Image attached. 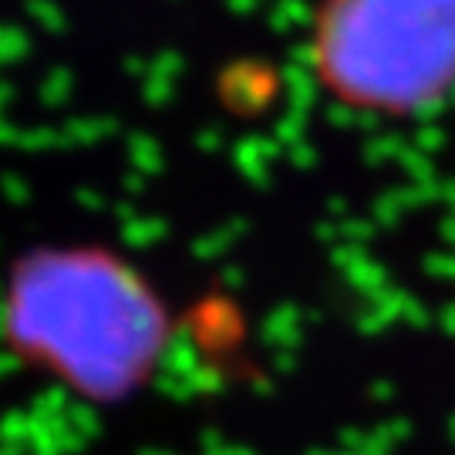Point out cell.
<instances>
[{
    "mask_svg": "<svg viewBox=\"0 0 455 455\" xmlns=\"http://www.w3.org/2000/svg\"><path fill=\"white\" fill-rule=\"evenodd\" d=\"M287 156H291L293 165H310V163H314V152H310L307 142H297V146H291V152H287Z\"/></svg>",
    "mask_w": 455,
    "mask_h": 455,
    "instance_id": "52a82bcc",
    "label": "cell"
},
{
    "mask_svg": "<svg viewBox=\"0 0 455 455\" xmlns=\"http://www.w3.org/2000/svg\"><path fill=\"white\" fill-rule=\"evenodd\" d=\"M280 78L270 75V68L257 65V61H240L223 75V101L236 115H257L274 101Z\"/></svg>",
    "mask_w": 455,
    "mask_h": 455,
    "instance_id": "3957f363",
    "label": "cell"
},
{
    "mask_svg": "<svg viewBox=\"0 0 455 455\" xmlns=\"http://www.w3.org/2000/svg\"><path fill=\"white\" fill-rule=\"evenodd\" d=\"M263 4H267V0H229V7L240 11V14H253V11L263 7Z\"/></svg>",
    "mask_w": 455,
    "mask_h": 455,
    "instance_id": "ba28073f",
    "label": "cell"
},
{
    "mask_svg": "<svg viewBox=\"0 0 455 455\" xmlns=\"http://www.w3.org/2000/svg\"><path fill=\"white\" fill-rule=\"evenodd\" d=\"M402 152H405V142H398L395 135H381V139H368V146H364V159L371 165H381L385 159H402Z\"/></svg>",
    "mask_w": 455,
    "mask_h": 455,
    "instance_id": "8992f818",
    "label": "cell"
},
{
    "mask_svg": "<svg viewBox=\"0 0 455 455\" xmlns=\"http://www.w3.org/2000/svg\"><path fill=\"white\" fill-rule=\"evenodd\" d=\"M314 11L307 0H276L270 4V24H274L276 34H291V31H304V28H314Z\"/></svg>",
    "mask_w": 455,
    "mask_h": 455,
    "instance_id": "5b68a950",
    "label": "cell"
},
{
    "mask_svg": "<svg viewBox=\"0 0 455 455\" xmlns=\"http://www.w3.org/2000/svg\"><path fill=\"white\" fill-rule=\"evenodd\" d=\"M0 334L20 361L88 398H118L148 374L165 310L142 276L95 246H51L14 263Z\"/></svg>",
    "mask_w": 455,
    "mask_h": 455,
    "instance_id": "6da1fadb",
    "label": "cell"
},
{
    "mask_svg": "<svg viewBox=\"0 0 455 455\" xmlns=\"http://www.w3.org/2000/svg\"><path fill=\"white\" fill-rule=\"evenodd\" d=\"M314 78L361 115H419L455 88V0H321Z\"/></svg>",
    "mask_w": 455,
    "mask_h": 455,
    "instance_id": "7a4b0ae2",
    "label": "cell"
},
{
    "mask_svg": "<svg viewBox=\"0 0 455 455\" xmlns=\"http://www.w3.org/2000/svg\"><path fill=\"white\" fill-rule=\"evenodd\" d=\"M276 159V139H263V135H250V139H240V146L233 148V163L236 169L250 176L253 182H263L270 165Z\"/></svg>",
    "mask_w": 455,
    "mask_h": 455,
    "instance_id": "277c9868",
    "label": "cell"
}]
</instances>
